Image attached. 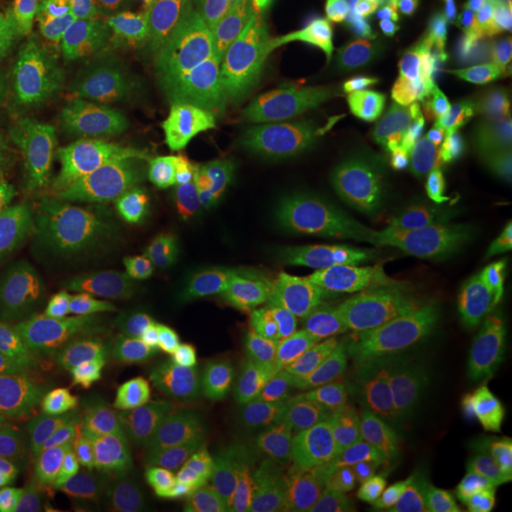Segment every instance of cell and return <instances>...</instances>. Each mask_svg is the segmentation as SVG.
Here are the masks:
<instances>
[{"instance_id":"obj_1","label":"cell","mask_w":512,"mask_h":512,"mask_svg":"<svg viewBox=\"0 0 512 512\" xmlns=\"http://www.w3.org/2000/svg\"><path fill=\"white\" fill-rule=\"evenodd\" d=\"M74 492L110 511L164 507L205 490L234 465V448L209 412H145L90 393L67 423Z\"/></svg>"},{"instance_id":"obj_2","label":"cell","mask_w":512,"mask_h":512,"mask_svg":"<svg viewBox=\"0 0 512 512\" xmlns=\"http://www.w3.org/2000/svg\"><path fill=\"white\" fill-rule=\"evenodd\" d=\"M128 147L107 112L63 74L38 99L25 162L33 202L59 213L86 207L122 179Z\"/></svg>"},{"instance_id":"obj_3","label":"cell","mask_w":512,"mask_h":512,"mask_svg":"<svg viewBox=\"0 0 512 512\" xmlns=\"http://www.w3.org/2000/svg\"><path fill=\"white\" fill-rule=\"evenodd\" d=\"M425 109V67L385 12L313 110L311 145L317 158L366 147Z\"/></svg>"},{"instance_id":"obj_4","label":"cell","mask_w":512,"mask_h":512,"mask_svg":"<svg viewBox=\"0 0 512 512\" xmlns=\"http://www.w3.org/2000/svg\"><path fill=\"white\" fill-rule=\"evenodd\" d=\"M440 133L439 120L427 107L380 141L319 156L317 165L344 209H384L429 230L439 228L458 203L442 160Z\"/></svg>"},{"instance_id":"obj_5","label":"cell","mask_w":512,"mask_h":512,"mask_svg":"<svg viewBox=\"0 0 512 512\" xmlns=\"http://www.w3.org/2000/svg\"><path fill=\"white\" fill-rule=\"evenodd\" d=\"M281 323L285 319L277 317L224 321L110 389L133 404L230 403L241 389L287 363L291 340Z\"/></svg>"},{"instance_id":"obj_6","label":"cell","mask_w":512,"mask_h":512,"mask_svg":"<svg viewBox=\"0 0 512 512\" xmlns=\"http://www.w3.org/2000/svg\"><path fill=\"white\" fill-rule=\"evenodd\" d=\"M114 313L122 323V340L105 366L109 387L126 382L224 321L277 317L298 323L302 319L289 302L196 279L154 281L116 298Z\"/></svg>"},{"instance_id":"obj_7","label":"cell","mask_w":512,"mask_h":512,"mask_svg":"<svg viewBox=\"0 0 512 512\" xmlns=\"http://www.w3.org/2000/svg\"><path fill=\"white\" fill-rule=\"evenodd\" d=\"M137 175L148 196L209 207L253 198L270 167L239 118L207 109L171 129Z\"/></svg>"},{"instance_id":"obj_8","label":"cell","mask_w":512,"mask_h":512,"mask_svg":"<svg viewBox=\"0 0 512 512\" xmlns=\"http://www.w3.org/2000/svg\"><path fill=\"white\" fill-rule=\"evenodd\" d=\"M21 275L46 311L55 376L76 380L93 374L112 294L109 253L73 239H38L21 256Z\"/></svg>"},{"instance_id":"obj_9","label":"cell","mask_w":512,"mask_h":512,"mask_svg":"<svg viewBox=\"0 0 512 512\" xmlns=\"http://www.w3.org/2000/svg\"><path fill=\"white\" fill-rule=\"evenodd\" d=\"M442 160L465 207L488 200L512 171V25L458 93L440 133Z\"/></svg>"},{"instance_id":"obj_10","label":"cell","mask_w":512,"mask_h":512,"mask_svg":"<svg viewBox=\"0 0 512 512\" xmlns=\"http://www.w3.org/2000/svg\"><path fill=\"white\" fill-rule=\"evenodd\" d=\"M120 239L133 264L158 274H219L256 255L253 234L236 220L148 194L124 219Z\"/></svg>"},{"instance_id":"obj_11","label":"cell","mask_w":512,"mask_h":512,"mask_svg":"<svg viewBox=\"0 0 512 512\" xmlns=\"http://www.w3.org/2000/svg\"><path fill=\"white\" fill-rule=\"evenodd\" d=\"M431 230L384 209L348 207L323 253L330 283L344 302L365 300L385 275L431 255Z\"/></svg>"},{"instance_id":"obj_12","label":"cell","mask_w":512,"mask_h":512,"mask_svg":"<svg viewBox=\"0 0 512 512\" xmlns=\"http://www.w3.org/2000/svg\"><path fill=\"white\" fill-rule=\"evenodd\" d=\"M384 14V0H311L293 18L296 38L293 86L311 114L346 71Z\"/></svg>"},{"instance_id":"obj_13","label":"cell","mask_w":512,"mask_h":512,"mask_svg":"<svg viewBox=\"0 0 512 512\" xmlns=\"http://www.w3.org/2000/svg\"><path fill=\"white\" fill-rule=\"evenodd\" d=\"M222 59L202 38H152L124 78V105L135 122L194 107L219 82Z\"/></svg>"},{"instance_id":"obj_14","label":"cell","mask_w":512,"mask_h":512,"mask_svg":"<svg viewBox=\"0 0 512 512\" xmlns=\"http://www.w3.org/2000/svg\"><path fill=\"white\" fill-rule=\"evenodd\" d=\"M67 465V423L55 410L12 414L0 425V512L21 511Z\"/></svg>"},{"instance_id":"obj_15","label":"cell","mask_w":512,"mask_h":512,"mask_svg":"<svg viewBox=\"0 0 512 512\" xmlns=\"http://www.w3.org/2000/svg\"><path fill=\"white\" fill-rule=\"evenodd\" d=\"M507 0H469L452 29L423 63L427 107L440 126L458 93L473 80L509 31Z\"/></svg>"},{"instance_id":"obj_16","label":"cell","mask_w":512,"mask_h":512,"mask_svg":"<svg viewBox=\"0 0 512 512\" xmlns=\"http://www.w3.org/2000/svg\"><path fill=\"white\" fill-rule=\"evenodd\" d=\"M213 46L222 63L266 88L293 84L296 38L293 21L287 25L241 23L217 33Z\"/></svg>"},{"instance_id":"obj_17","label":"cell","mask_w":512,"mask_h":512,"mask_svg":"<svg viewBox=\"0 0 512 512\" xmlns=\"http://www.w3.org/2000/svg\"><path fill=\"white\" fill-rule=\"evenodd\" d=\"M230 412L245 439L277 446L291 433L298 412V391L279 374H264L230 401Z\"/></svg>"},{"instance_id":"obj_18","label":"cell","mask_w":512,"mask_h":512,"mask_svg":"<svg viewBox=\"0 0 512 512\" xmlns=\"http://www.w3.org/2000/svg\"><path fill=\"white\" fill-rule=\"evenodd\" d=\"M346 399L353 423L365 439H382L403 418L395 376L387 361L353 370L346 389Z\"/></svg>"},{"instance_id":"obj_19","label":"cell","mask_w":512,"mask_h":512,"mask_svg":"<svg viewBox=\"0 0 512 512\" xmlns=\"http://www.w3.org/2000/svg\"><path fill=\"white\" fill-rule=\"evenodd\" d=\"M403 332L425 363L423 393L431 408L442 397L463 361L469 327L463 319L450 317L425 321Z\"/></svg>"},{"instance_id":"obj_20","label":"cell","mask_w":512,"mask_h":512,"mask_svg":"<svg viewBox=\"0 0 512 512\" xmlns=\"http://www.w3.org/2000/svg\"><path fill=\"white\" fill-rule=\"evenodd\" d=\"M82 0H27L18 23L38 73H54L65 59Z\"/></svg>"},{"instance_id":"obj_21","label":"cell","mask_w":512,"mask_h":512,"mask_svg":"<svg viewBox=\"0 0 512 512\" xmlns=\"http://www.w3.org/2000/svg\"><path fill=\"white\" fill-rule=\"evenodd\" d=\"M351 311L315 313L298 321V361L321 378L346 372L351 344Z\"/></svg>"},{"instance_id":"obj_22","label":"cell","mask_w":512,"mask_h":512,"mask_svg":"<svg viewBox=\"0 0 512 512\" xmlns=\"http://www.w3.org/2000/svg\"><path fill=\"white\" fill-rule=\"evenodd\" d=\"M391 21L421 63L458 21L465 4L461 0H389Z\"/></svg>"},{"instance_id":"obj_23","label":"cell","mask_w":512,"mask_h":512,"mask_svg":"<svg viewBox=\"0 0 512 512\" xmlns=\"http://www.w3.org/2000/svg\"><path fill=\"white\" fill-rule=\"evenodd\" d=\"M78 59L84 71L99 82H124L129 67L152 40L147 27L141 23L116 35H74Z\"/></svg>"},{"instance_id":"obj_24","label":"cell","mask_w":512,"mask_h":512,"mask_svg":"<svg viewBox=\"0 0 512 512\" xmlns=\"http://www.w3.org/2000/svg\"><path fill=\"white\" fill-rule=\"evenodd\" d=\"M357 495L353 478L342 467L313 471L296 490L291 512H355Z\"/></svg>"},{"instance_id":"obj_25","label":"cell","mask_w":512,"mask_h":512,"mask_svg":"<svg viewBox=\"0 0 512 512\" xmlns=\"http://www.w3.org/2000/svg\"><path fill=\"white\" fill-rule=\"evenodd\" d=\"M37 73L18 25L0 23V118L18 109Z\"/></svg>"},{"instance_id":"obj_26","label":"cell","mask_w":512,"mask_h":512,"mask_svg":"<svg viewBox=\"0 0 512 512\" xmlns=\"http://www.w3.org/2000/svg\"><path fill=\"white\" fill-rule=\"evenodd\" d=\"M387 363L395 376V384L399 391V401L403 406L404 414L418 418L423 412L429 410V404L423 393V376H425V363L420 353L410 344L404 332L395 334L393 344L389 348Z\"/></svg>"},{"instance_id":"obj_27","label":"cell","mask_w":512,"mask_h":512,"mask_svg":"<svg viewBox=\"0 0 512 512\" xmlns=\"http://www.w3.org/2000/svg\"><path fill=\"white\" fill-rule=\"evenodd\" d=\"M143 23V0H82L74 35H116Z\"/></svg>"},{"instance_id":"obj_28","label":"cell","mask_w":512,"mask_h":512,"mask_svg":"<svg viewBox=\"0 0 512 512\" xmlns=\"http://www.w3.org/2000/svg\"><path fill=\"white\" fill-rule=\"evenodd\" d=\"M351 344L349 365L353 370L380 365L387 361L389 348L397 330L385 329L384 325L368 311H351Z\"/></svg>"},{"instance_id":"obj_29","label":"cell","mask_w":512,"mask_h":512,"mask_svg":"<svg viewBox=\"0 0 512 512\" xmlns=\"http://www.w3.org/2000/svg\"><path fill=\"white\" fill-rule=\"evenodd\" d=\"M143 25L152 38H190L198 31L190 0H143Z\"/></svg>"},{"instance_id":"obj_30","label":"cell","mask_w":512,"mask_h":512,"mask_svg":"<svg viewBox=\"0 0 512 512\" xmlns=\"http://www.w3.org/2000/svg\"><path fill=\"white\" fill-rule=\"evenodd\" d=\"M198 25L213 31L236 27L239 19L251 16L253 8L247 0H190Z\"/></svg>"},{"instance_id":"obj_31","label":"cell","mask_w":512,"mask_h":512,"mask_svg":"<svg viewBox=\"0 0 512 512\" xmlns=\"http://www.w3.org/2000/svg\"><path fill=\"white\" fill-rule=\"evenodd\" d=\"M31 389L33 382L25 370L0 361V425L18 412Z\"/></svg>"},{"instance_id":"obj_32","label":"cell","mask_w":512,"mask_h":512,"mask_svg":"<svg viewBox=\"0 0 512 512\" xmlns=\"http://www.w3.org/2000/svg\"><path fill=\"white\" fill-rule=\"evenodd\" d=\"M482 293L512 310V253L497 256L478 281Z\"/></svg>"},{"instance_id":"obj_33","label":"cell","mask_w":512,"mask_h":512,"mask_svg":"<svg viewBox=\"0 0 512 512\" xmlns=\"http://www.w3.org/2000/svg\"><path fill=\"white\" fill-rule=\"evenodd\" d=\"M486 236L495 243L512 245V196L486 220Z\"/></svg>"},{"instance_id":"obj_34","label":"cell","mask_w":512,"mask_h":512,"mask_svg":"<svg viewBox=\"0 0 512 512\" xmlns=\"http://www.w3.org/2000/svg\"><path fill=\"white\" fill-rule=\"evenodd\" d=\"M16 183V160L10 143L0 135V205L8 202Z\"/></svg>"},{"instance_id":"obj_35","label":"cell","mask_w":512,"mask_h":512,"mask_svg":"<svg viewBox=\"0 0 512 512\" xmlns=\"http://www.w3.org/2000/svg\"><path fill=\"white\" fill-rule=\"evenodd\" d=\"M310 2L311 0H285V4H287V8H289V12H291L293 18H296Z\"/></svg>"},{"instance_id":"obj_36","label":"cell","mask_w":512,"mask_h":512,"mask_svg":"<svg viewBox=\"0 0 512 512\" xmlns=\"http://www.w3.org/2000/svg\"><path fill=\"white\" fill-rule=\"evenodd\" d=\"M247 2H249V6H251V8H253V10H255L256 6H258V4H260V0H247Z\"/></svg>"},{"instance_id":"obj_37","label":"cell","mask_w":512,"mask_h":512,"mask_svg":"<svg viewBox=\"0 0 512 512\" xmlns=\"http://www.w3.org/2000/svg\"><path fill=\"white\" fill-rule=\"evenodd\" d=\"M507 8H509V12H511L512 16V0H507Z\"/></svg>"},{"instance_id":"obj_38","label":"cell","mask_w":512,"mask_h":512,"mask_svg":"<svg viewBox=\"0 0 512 512\" xmlns=\"http://www.w3.org/2000/svg\"><path fill=\"white\" fill-rule=\"evenodd\" d=\"M461 2H463V4H467V2H469V0H461Z\"/></svg>"},{"instance_id":"obj_39","label":"cell","mask_w":512,"mask_h":512,"mask_svg":"<svg viewBox=\"0 0 512 512\" xmlns=\"http://www.w3.org/2000/svg\"><path fill=\"white\" fill-rule=\"evenodd\" d=\"M285 512H291V511H285Z\"/></svg>"}]
</instances>
